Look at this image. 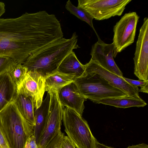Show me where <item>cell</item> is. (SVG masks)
Returning a JSON list of instances; mask_svg holds the SVG:
<instances>
[{
	"label": "cell",
	"mask_w": 148,
	"mask_h": 148,
	"mask_svg": "<svg viewBox=\"0 0 148 148\" xmlns=\"http://www.w3.org/2000/svg\"><path fill=\"white\" fill-rule=\"evenodd\" d=\"M63 36L59 21L45 11L0 18V56L22 64L30 55Z\"/></svg>",
	"instance_id": "6da1fadb"
},
{
	"label": "cell",
	"mask_w": 148,
	"mask_h": 148,
	"mask_svg": "<svg viewBox=\"0 0 148 148\" xmlns=\"http://www.w3.org/2000/svg\"><path fill=\"white\" fill-rule=\"evenodd\" d=\"M77 38L74 32L69 39L63 37L56 40L30 55L23 65L28 71L36 72L44 78L56 71L65 57L79 47Z\"/></svg>",
	"instance_id": "7a4b0ae2"
},
{
	"label": "cell",
	"mask_w": 148,
	"mask_h": 148,
	"mask_svg": "<svg viewBox=\"0 0 148 148\" xmlns=\"http://www.w3.org/2000/svg\"><path fill=\"white\" fill-rule=\"evenodd\" d=\"M0 128L10 148H24L34 127L22 116L14 101L0 111Z\"/></svg>",
	"instance_id": "3957f363"
},
{
	"label": "cell",
	"mask_w": 148,
	"mask_h": 148,
	"mask_svg": "<svg viewBox=\"0 0 148 148\" xmlns=\"http://www.w3.org/2000/svg\"><path fill=\"white\" fill-rule=\"evenodd\" d=\"M73 82L82 96L95 103L103 99L128 96L97 73L86 72Z\"/></svg>",
	"instance_id": "277c9868"
},
{
	"label": "cell",
	"mask_w": 148,
	"mask_h": 148,
	"mask_svg": "<svg viewBox=\"0 0 148 148\" xmlns=\"http://www.w3.org/2000/svg\"><path fill=\"white\" fill-rule=\"evenodd\" d=\"M62 121L67 136L76 148H97V140L82 116L66 108L63 110Z\"/></svg>",
	"instance_id": "5b68a950"
},
{
	"label": "cell",
	"mask_w": 148,
	"mask_h": 148,
	"mask_svg": "<svg viewBox=\"0 0 148 148\" xmlns=\"http://www.w3.org/2000/svg\"><path fill=\"white\" fill-rule=\"evenodd\" d=\"M50 100L48 115L39 137L38 148H46L60 132L63 107L60 103L57 91L49 92Z\"/></svg>",
	"instance_id": "8992f818"
},
{
	"label": "cell",
	"mask_w": 148,
	"mask_h": 148,
	"mask_svg": "<svg viewBox=\"0 0 148 148\" xmlns=\"http://www.w3.org/2000/svg\"><path fill=\"white\" fill-rule=\"evenodd\" d=\"M77 7L98 21L121 16L131 0H78Z\"/></svg>",
	"instance_id": "52a82bcc"
},
{
	"label": "cell",
	"mask_w": 148,
	"mask_h": 148,
	"mask_svg": "<svg viewBox=\"0 0 148 148\" xmlns=\"http://www.w3.org/2000/svg\"><path fill=\"white\" fill-rule=\"evenodd\" d=\"M139 18L136 12L126 13L114 26L112 42L114 58L134 42Z\"/></svg>",
	"instance_id": "ba28073f"
},
{
	"label": "cell",
	"mask_w": 148,
	"mask_h": 148,
	"mask_svg": "<svg viewBox=\"0 0 148 148\" xmlns=\"http://www.w3.org/2000/svg\"><path fill=\"white\" fill-rule=\"evenodd\" d=\"M134 56V74L140 81H146L148 78L147 17L144 18L140 29Z\"/></svg>",
	"instance_id": "9c48e42d"
},
{
	"label": "cell",
	"mask_w": 148,
	"mask_h": 148,
	"mask_svg": "<svg viewBox=\"0 0 148 148\" xmlns=\"http://www.w3.org/2000/svg\"><path fill=\"white\" fill-rule=\"evenodd\" d=\"M85 65L86 72L97 74L112 86L129 96L139 100L142 99L139 95L138 87L131 85L125 81L123 77L106 70L91 59Z\"/></svg>",
	"instance_id": "30bf717a"
},
{
	"label": "cell",
	"mask_w": 148,
	"mask_h": 148,
	"mask_svg": "<svg viewBox=\"0 0 148 148\" xmlns=\"http://www.w3.org/2000/svg\"><path fill=\"white\" fill-rule=\"evenodd\" d=\"M98 40L92 46L91 59L109 71L121 77L123 73L116 64L113 57L114 46L112 42L107 44L98 36Z\"/></svg>",
	"instance_id": "8fae6325"
},
{
	"label": "cell",
	"mask_w": 148,
	"mask_h": 148,
	"mask_svg": "<svg viewBox=\"0 0 148 148\" xmlns=\"http://www.w3.org/2000/svg\"><path fill=\"white\" fill-rule=\"evenodd\" d=\"M17 88L18 92L33 98L35 109L40 106L45 91L44 78L40 74L36 72L27 71L24 79Z\"/></svg>",
	"instance_id": "7c38bea8"
},
{
	"label": "cell",
	"mask_w": 148,
	"mask_h": 148,
	"mask_svg": "<svg viewBox=\"0 0 148 148\" xmlns=\"http://www.w3.org/2000/svg\"><path fill=\"white\" fill-rule=\"evenodd\" d=\"M57 92L60 101L63 106L82 116L85 108L84 102L87 99L80 94L73 82L64 86Z\"/></svg>",
	"instance_id": "4fadbf2b"
},
{
	"label": "cell",
	"mask_w": 148,
	"mask_h": 148,
	"mask_svg": "<svg viewBox=\"0 0 148 148\" xmlns=\"http://www.w3.org/2000/svg\"><path fill=\"white\" fill-rule=\"evenodd\" d=\"M18 94L17 86L9 72L0 75V111L12 101Z\"/></svg>",
	"instance_id": "5bb4252c"
},
{
	"label": "cell",
	"mask_w": 148,
	"mask_h": 148,
	"mask_svg": "<svg viewBox=\"0 0 148 148\" xmlns=\"http://www.w3.org/2000/svg\"><path fill=\"white\" fill-rule=\"evenodd\" d=\"M85 69V65L79 61L73 51L63 59L57 71L63 73L73 75L75 79L83 76L86 73Z\"/></svg>",
	"instance_id": "9a60e30c"
},
{
	"label": "cell",
	"mask_w": 148,
	"mask_h": 148,
	"mask_svg": "<svg viewBox=\"0 0 148 148\" xmlns=\"http://www.w3.org/2000/svg\"><path fill=\"white\" fill-rule=\"evenodd\" d=\"M22 116L34 127L35 125L34 108L35 103L33 98L24 93L18 91L14 100Z\"/></svg>",
	"instance_id": "2e32d148"
},
{
	"label": "cell",
	"mask_w": 148,
	"mask_h": 148,
	"mask_svg": "<svg viewBox=\"0 0 148 148\" xmlns=\"http://www.w3.org/2000/svg\"><path fill=\"white\" fill-rule=\"evenodd\" d=\"M45 91H58L66 85L73 82L75 79L72 75L67 74L57 71L44 77Z\"/></svg>",
	"instance_id": "e0dca14e"
},
{
	"label": "cell",
	"mask_w": 148,
	"mask_h": 148,
	"mask_svg": "<svg viewBox=\"0 0 148 148\" xmlns=\"http://www.w3.org/2000/svg\"><path fill=\"white\" fill-rule=\"evenodd\" d=\"M50 97L48 92L40 106L34 111L35 125L34 127V135L38 144L41 131L46 122L49 112Z\"/></svg>",
	"instance_id": "ac0fdd59"
},
{
	"label": "cell",
	"mask_w": 148,
	"mask_h": 148,
	"mask_svg": "<svg viewBox=\"0 0 148 148\" xmlns=\"http://www.w3.org/2000/svg\"><path fill=\"white\" fill-rule=\"evenodd\" d=\"M97 103L124 108L133 107H144L147 105L142 99L139 100L128 96L103 99L99 101Z\"/></svg>",
	"instance_id": "d6986e66"
},
{
	"label": "cell",
	"mask_w": 148,
	"mask_h": 148,
	"mask_svg": "<svg viewBox=\"0 0 148 148\" xmlns=\"http://www.w3.org/2000/svg\"><path fill=\"white\" fill-rule=\"evenodd\" d=\"M65 8L71 13L87 23L93 29L97 36H98L93 26V18L87 12L83 9L74 6L70 0L66 2Z\"/></svg>",
	"instance_id": "ffe728a7"
},
{
	"label": "cell",
	"mask_w": 148,
	"mask_h": 148,
	"mask_svg": "<svg viewBox=\"0 0 148 148\" xmlns=\"http://www.w3.org/2000/svg\"><path fill=\"white\" fill-rule=\"evenodd\" d=\"M28 70L23 64L18 63L9 72L11 77L17 87L19 86L24 79Z\"/></svg>",
	"instance_id": "44dd1931"
},
{
	"label": "cell",
	"mask_w": 148,
	"mask_h": 148,
	"mask_svg": "<svg viewBox=\"0 0 148 148\" xmlns=\"http://www.w3.org/2000/svg\"><path fill=\"white\" fill-rule=\"evenodd\" d=\"M18 63L13 59L5 56H0V75L9 72Z\"/></svg>",
	"instance_id": "7402d4cb"
},
{
	"label": "cell",
	"mask_w": 148,
	"mask_h": 148,
	"mask_svg": "<svg viewBox=\"0 0 148 148\" xmlns=\"http://www.w3.org/2000/svg\"><path fill=\"white\" fill-rule=\"evenodd\" d=\"M64 133L60 132L51 141L46 148H60L62 139Z\"/></svg>",
	"instance_id": "603a6c76"
},
{
	"label": "cell",
	"mask_w": 148,
	"mask_h": 148,
	"mask_svg": "<svg viewBox=\"0 0 148 148\" xmlns=\"http://www.w3.org/2000/svg\"><path fill=\"white\" fill-rule=\"evenodd\" d=\"M60 148H76L72 144L68 137L64 135L61 141Z\"/></svg>",
	"instance_id": "cb8c5ba5"
},
{
	"label": "cell",
	"mask_w": 148,
	"mask_h": 148,
	"mask_svg": "<svg viewBox=\"0 0 148 148\" xmlns=\"http://www.w3.org/2000/svg\"><path fill=\"white\" fill-rule=\"evenodd\" d=\"M123 78L125 81L131 85L136 87L138 86L140 87L144 85L148 81V79L146 81L136 80L126 78L123 77Z\"/></svg>",
	"instance_id": "d4e9b609"
},
{
	"label": "cell",
	"mask_w": 148,
	"mask_h": 148,
	"mask_svg": "<svg viewBox=\"0 0 148 148\" xmlns=\"http://www.w3.org/2000/svg\"><path fill=\"white\" fill-rule=\"evenodd\" d=\"M24 148H38L34 134L28 138Z\"/></svg>",
	"instance_id": "484cf974"
},
{
	"label": "cell",
	"mask_w": 148,
	"mask_h": 148,
	"mask_svg": "<svg viewBox=\"0 0 148 148\" xmlns=\"http://www.w3.org/2000/svg\"><path fill=\"white\" fill-rule=\"evenodd\" d=\"M0 148H10L7 140L0 128Z\"/></svg>",
	"instance_id": "4316f807"
},
{
	"label": "cell",
	"mask_w": 148,
	"mask_h": 148,
	"mask_svg": "<svg viewBox=\"0 0 148 148\" xmlns=\"http://www.w3.org/2000/svg\"><path fill=\"white\" fill-rule=\"evenodd\" d=\"M126 148H148V145L145 143H142L135 145L129 146Z\"/></svg>",
	"instance_id": "83f0119b"
},
{
	"label": "cell",
	"mask_w": 148,
	"mask_h": 148,
	"mask_svg": "<svg viewBox=\"0 0 148 148\" xmlns=\"http://www.w3.org/2000/svg\"><path fill=\"white\" fill-rule=\"evenodd\" d=\"M140 89L139 90L138 92L148 93V81L144 85L140 87Z\"/></svg>",
	"instance_id": "f1b7e54d"
},
{
	"label": "cell",
	"mask_w": 148,
	"mask_h": 148,
	"mask_svg": "<svg viewBox=\"0 0 148 148\" xmlns=\"http://www.w3.org/2000/svg\"><path fill=\"white\" fill-rule=\"evenodd\" d=\"M5 5L4 3L0 1V18L5 12Z\"/></svg>",
	"instance_id": "f546056e"
},
{
	"label": "cell",
	"mask_w": 148,
	"mask_h": 148,
	"mask_svg": "<svg viewBox=\"0 0 148 148\" xmlns=\"http://www.w3.org/2000/svg\"><path fill=\"white\" fill-rule=\"evenodd\" d=\"M97 148H114L112 147L106 145L99 143L97 141L96 142Z\"/></svg>",
	"instance_id": "4dcf8cb0"
}]
</instances>
